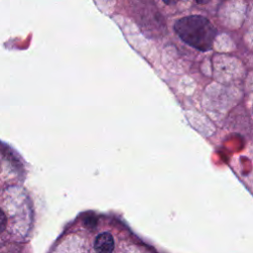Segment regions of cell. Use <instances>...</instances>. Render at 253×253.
Masks as SVG:
<instances>
[{
	"label": "cell",
	"mask_w": 253,
	"mask_h": 253,
	"mask_svg": "<svg viewBox=\"0 0 253 253\" xmlns=\"http://www.w3.org/2000/svg\"><path fill=\"white\" fill-rule=\"evenodd\" d=\"M178 0H163V2L165 3V4H167V5H171V4H173V3H176Z\"/></svg>",
	"instance_id": "obj_4"
},
{
	"label": "cell",
	"mask_w": 253,
	"mask_h": 253,
	"mask_svg": "<svg viewBox=\"0 0 253 253\" xmlns=\"http://www.w3.org/2000/svg\"><path fill=\"white\" fill-rule=\"evenodd\" d=\"M174 30L182 41L202 51L212 47L216 34L212 24L199 15L179 19L174 25Z\"/></svg>",
	"instance_id": "obj_1"
},
{
	"label": "cell",
	"mask_w": 253,
	"mask_h": 253,
	"mask_svg": "<svg viewBox=\"0 0 253 253\" xmlns=\"http://www.w3.org/2000/svg\"><path fill=\"white\" fill-rule=\"evenodd\" d=\"M114 247V238L108 232H103L99 234L95 239L94 248L96 253H113Z\"/></svg>",
	"instance_id": "obj_2"
},
{
	"label": "cell",
	"mask_w": 253,
	"mask_h": 253,
	"mask_svg": "<svg viewBox=\"0 0 253 253\" xmlns=\"http://www.w3.org/2000/svg\"><path fill=\"white\" fill-rule=\"evenodd\" d=\"M196 1H197V3H198V4L203 5V4H207L210 0H196Z\"/></svg>",
	"instance_id": "obj_5"
},
{
	"label": "cell",
	"mask_w": 253,
	"mask_h": 253,
	"mask_svg": "<svg viewBox=\"0 0 253 253\" xmlns=\"http://www.w3.org/2000/svg\"><path fill=\"white\" fill-rule=\"evenodd\" d=\"M5 226H6V215L4 211L0 209V233L4 230Z\"/></svg>",
	"instance_id": "obj_3"
}]
</instances>
